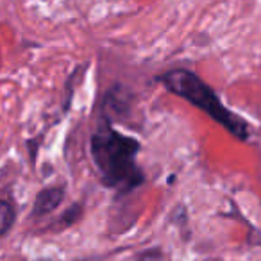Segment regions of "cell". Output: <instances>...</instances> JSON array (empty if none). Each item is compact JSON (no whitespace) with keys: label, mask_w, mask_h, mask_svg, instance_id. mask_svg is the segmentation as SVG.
Instances as JSON below:
<instances>
[{"label":"cell","mask_w":261,"mask_h":261,"mask_svg":"<svg viewBox=\"0 0 261 261\" xmlns=\"http://www.w3.org/2000/svg\"><path fill=\"white\" fill-rule=\"evenodd\" d=\"M142 143L138 138L123 135L113 127V122L100 116L97 129L90 138V156L97 168L102 186L127 195L145 182L138 158Z\"/></svg>","instance_id":"cell-1"},{"label":"cell","mask_w":261,"mask_h":261,"mask_svg":"<svg viewBox=\"0 0 261 261\" xmlns=\"http://www.w3.org/2000/svg\"><path fill=\"white\" fill-rule=\"evenodd\" d=\"M156 83L161 84L168 93L181 97L193 108L206 113L211 120L220 123L238 142L250 140V123L238 113L229 109L218 97L217 91L195 72L188 68H172L156 75Z\"/></svg>","instance_id":"cell-2"},{"label":"cell","mask_w":261,"mask_h":261,"mask_svg":"<svg viewBox=\"0 0 261 261\" xmlns=\"http://www.w3.org/2000/svg\"><path fill=\"white\" fill-rule=\"evenodd\" d=\"M130 102H133V91L123 84H115L106 91L102 98V115L113 122V118H123L129 115Z\"/></svg>","instance_id":"cell-3"},{"label":"cell","mask_w":261,"mask_h":261,"mask_svg":"<svg viewBox=\"0 0 261 261\" xmlns=\"http://www.w3.org/2000/svg\"><path fill=\"white\" fill-rule=\"evenodd\" d=\"M65 195H66V188L63 185L47 186V188L40 190L33 204V213H31L33 218H41V217H47V215L54 213L63 204Z\"/></svg>","instance_id":"cell-4"},{"label":"cell","mask_w":261,"mask_h":261,"mask_svg":"<svg viewBox=\"0 0 261 261\" xmlns=\"http://www.w3.org/2000/svg\"><path fill=\"white\" fill-rule=\"evenodd\" d=\"M15 220H16L15 204L9 199H2V202H0V234L8 236L11 227L15 225Z\"/></svg>","instance_id":"cell-5"},{"label":"cell","mask_w":261,"mask_h":261,"mask_svg":"<svg viewBox=\"0 0 261 261\" xmlns=\"http://www.w3.org/2000/svg\"><path fill=\"white\" fill-rule=\"evenodd\" d=\"M81 218H83V204L77 202V204H73V206H70L68 210L59 217L58 224L61 225V227H70V225L77 224Z\"/></svg>","instance_id":"cell-6"},{"label":"cell","mask_w":261,"mask_h":261,"mask_svg":"<svg viewBox=\"0 0 261 261\" xmlns=\"http://www.w3.org/2000/svg\"><path fill=\"white\" fill-rule=\"evenodd\" d=\"M136 261H163V252L158 247H150V249L140 252L136 256Z\"/></svg>","instance_id":"cell-7"},{"label":"cell","mask_w":261,"mask_h":261,"mask_svg":"<svg viewBox=\"0 0 261 261\" xmlns=\"http://www.w3.org/2000/svg\"><path fill=\"white\" fill-rule=\"evenodd\" d=\"M38 261H50V259H38Z\"/></svg>","instance_id":"cell-8"}]
</instances>
